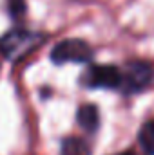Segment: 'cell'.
<instances>
[{
	"mask_svg": "<svg viewBox=\"0 0 154 155\" xmlns=\"http://www.w3.org/2000/svg\"><path fill=\"white\" fill-rule=\"evenodd\" d=\"M154 76V69L145 61H132L121 71V87L120 90L131 94L143 90Z\"/></svg>",
	"mask_w": 154,
	"mask_h": 155,
	"instance_id": "obj_3",
	"label": "cell"
},
{
	"mask_svg": "<svg viewBox=\"0 0 154 155\" xmlns=\"http://www.w3.org/2000/svg\"><path fill=\"white\" fill-rule=\"evenodd\" d=\"M60 155H91V148L80 137H67L62 141Z\"/></svg>",
	"mask_w": 154,
	"mask_h": 155,
	"instance_id": "obj_6",
	"label": "cell"
},
{
	"mask_svg": "<svg viewBox=\"0 0 154 155\" xmlns=\"http://www.w3.org/2000/svg\"><path fill=\"white\" fill-rule=\"evenodd\" d=\"M123 155H134V153H123Z\"/></svg>",
	"mask_w": 154,
	"mask_h": 155,
	"instance_id": "obj_9",
	"label": "cell"
},
{
	"mask_svg": "<svg viewBox=\"0 0 154 155\" xmlns=\"http://www.w3.org/2000/svg\"><path fill=\"white\" fill-rule=\"evenodd\" d=\"M138 141L142 148L149 155H154V121H147L140 132H138Z\"/></svg>",
	"mask_w": 154,
	"mask_h": 155,
	"instance_id": "obj_7",
	"label": "cell"
},
{
	"mask_svg": "<svg viewBox=\"0 0 154 155\" xmlns=\"http://www.w3.org/2000/svg\"><path fill=\"white\" fill-rule=\"evenodd\" d=\"M76 121L78 124L85 130V132H94L100 124V112L94 105H83L80 107L76 112Z\"/></svg>",
	"mask_w": 154,
	"mask_h": 155,
	"instance_id": "obj_5",
	"label": "cell"
},
{
	"mask_svg": "<svg viewBox=\"0 0 154 155\" xmlns=\"http://www.w3.org/2000/svg\"><path fill=\"white\" fill-rule=\"evenodd\" d=\"M44 41V36L26 29H11L0 38V52L9 61H18L26 58Z\"/></svg>",
	"mask_w": 154,
	"mask_h": 155,
	"instance_id": "obj_1",
	"label": "cell"
},
{
	"mask_svg": "<svg viewBox=\"0 0 154 155\" xmlns=\"http://www.w3.org/2000/svg\"><path fill=\"white\" fill-rule=\"evenodd\" d=\"M9 11L16 18L26 13V0H9Z\"/></svg>",
	"mask_w": 154,
	"mask_h": 155,
	"instance_id": "obj_8",
	"label": "cell"
},
{
	"mask_svg": "<svg viewBox=\"0 0 154 155\" xmlns=\"http://www.w3.org/2000/svg\"><path fill=\"white\" fill-rule=\"evenodd\" d=\"M83 83L91 88H120L121 71L113 65H91L83 76Z\"/></svg>",
	"mask_w": 154,
	"mask_h": 155,
	"instance_id": "obj_4",
	"label": "cell"
},
{
	"mask_svg": "<svg viewBox=\"0 0 154 155\" xmlns=\"http://www.w3.org/2000/svg\"><path fill=\"white\" fill-rule=\"evenodd\" d=\"M51 60L56 65L62 63H89L93 60V49L87 41L80 38L62 40L54 45L51 52Z\"/></svg>",
	"mask_w": 154,
	"mask_h": 155,
	"instance_id": "obj_2",
	"label": "cell"
}]
</instances>
